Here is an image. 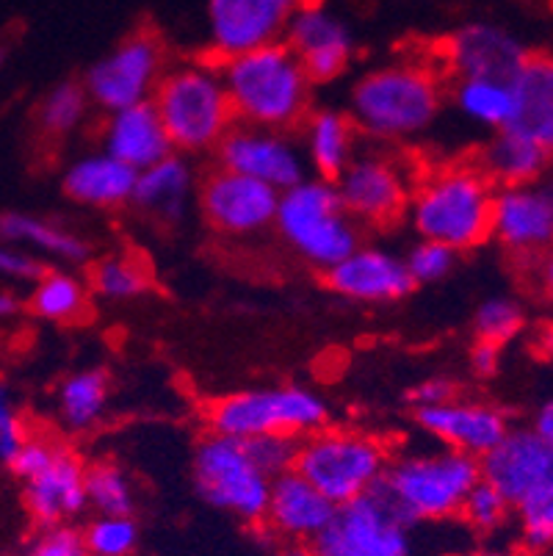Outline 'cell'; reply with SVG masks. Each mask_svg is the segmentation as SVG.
I'll list each match as a JSON object with an SVG mask.
<instances>
[{
    "instance_id": "1",
    "label": "cell",
    "mask_w": 553,
    "mask_h": 556,
    "mask_svg": "<svg viewBox=\"0 0 553 556\" xmlns=\"http://www.w3.org/2000/svg\"><path fill=\"white\" fill-rule=\"evenodd\" d=\"M443 103V84L429 64L390 62L354 80L347 114L363 139L388 148L429 134Z\"/></svg>"
},
{
    "instance_id": "2",
    "label": "cell",
    "mask_w": 553,
    "mask_h": 556,
    "mask_svg": "<svg viewBox=\"0 0 553 556\" xmlns=\"http://www.w3.org/2000/svg\"><path fill=\"white\" fill-rule=\"evenodd\" d=\"M493 200L495 186L474 161H451L415 178L404 219L418 239L470 252L490 241Z\"/></svg>"
},
{
    "instance_id": "3",
    "label": "cell",
    "mask_w": 553,
    "mask_h": 556,
    "mask_svg": "<svg viewBox=\"0 0 553 556\" xmlns=\"http://www.w3.org/2000/svg\"><path fill=\"white\" fill-rule=\"evenodd\" d=\"M219 73L238 125L297 134L311 114L316 86L286 42L219 62Z\"/></svg>"
},
{
    "instance_id": "4",
    "label": "cell",
    "mask_w": 553,
    "mask_h": 556,
    "mask_svg": "<svg viewBox=\"0 0 553 556\" xmlns=\"http://www.w3.org/2000/svg\"><path fill=\"white\" fill-rule=\"evenodd\" d=\"M152 109L169 136L172 150L186 159L213 155L236 125L219 62L213 59L172 64L152 94Z\"/></svg>"
},
{
    "instance_id": "5",
    "label": "cell",
    "mask_w": 553,
    "mask_h": 556,
    "mask_svg": "<svg viewBox=\"0 0 553 556\" xmlns=\"http://www.w3.org/2000/svg\"><path fill=\"white\" fill-rule=\"evenodd\" d=\"M481 479L479 459L443 446L393 452L382 488L410 523H440L460 515Z\"/></svg>"
},
{
    "instance_id": "6",
    "label": "cell",
    "mask_w": 553,
    "mask_h": 556,
    "mask_svg": "<svg viewBox=\"0 0 553 556\" xmlns=\"http://www.w3.org/2000/svg\"><path fill=\"white\" fill-rule=\"evenodd\" d=\"M329 418L332 413L327 399L302 382L247 388L213 399L205 407L208 432L236 441H255V438L302 441L327 427Z\"/></svg>"
},
{
    "instance_id": "7",
    "label": "cell",
    "mask_w": 553,
    "mask_h": 556,
    "mask_svg": "<svg viewBox=\"0 0 553 556\" xmlns=\"http://www.w3.org/2000/svg\"><path fill=\"white\" fill-rule=\"evenodd\" d=\"M274 232L304 266L327 271L363 244L365 230L347 214L335 184L304 178L280 194Z\"/></svg>"
},
{
    "instance_id": "8",
    "label": "cell",
    "mask_w": 553,
    "mask_h": 556,
    "mask_svg": "<svg viewBox=\"0 0 553 556\" xmlns=\"http://www.w3.org/2000/svg\"><path fill=\"white\" fill-rule=\"evenodd\" d=\"M390 457L393 448L379 434L327 424L299 441L293 471L307 479L327 502L343 507L382 484Z\"/></svg>"
},
{
    "instance_id": "9",
    "label": "cell",
    "mask_w": 553,
    "mask_h": 556,
    "mask_svg": "<svg viewBox=\"0 0 553 556\" xmlns=\"http://www.w3.org/2000/svg\"><path fill=\"white\" fill-rule=\"evenodd\" d=\"M23 504L39 532L70 526L86 513V463L70 443L50 432H28L12 459Z\"/></svg>"
},
{
    "instance_id": "10",
    "label": "cell",
    "mask_w": 553,
    "mask_h": 556,
    "mask_svg": "<svg viewBox=\"0 0 553 556\" xmlns=\"http://www.w3.org/2000/svg\"><path fill=\"white\" fill-rule=\"evenodd\" d=\"M191 479L208 507L261 529L272 479L257 468L247 443L205 432L194 446Z\"/></svg>"
},
{
    "instance_id": "11",
    "label": "cell",
    "mask_w": 553,
    "mask_h": 556,
    "mask_svg": "<svg viewBox=\"0 0 553 556\" xmlns=\"http://www.w3.org/2000/svg\"><path fill=\"white\" fill-rule=\"evenodd\" d=\"M311 548L316 556H418L413 523L382 484L335 509Z\"/></svg>"
},
{
    "instance_id": "12",
    "label": "cell",
    "mask_w": 553,
    "mask_h": 556,
    "mask_svg": "<svg viewBox=\"0 0 553 556\" xmlns=\"http://www.w3.org/2000/svg\"><path fill=\"white\" fill-rule=\"evenodd\" d=\"M418 175H413L407 161L385 148H360L352 164L335 180L347 214L363 230H388L404 219L410 194Z\"/></svg>"
},
{
    "instance_id": "13",
    "label": "cell",
    "mask_w": 553,
    "mask_h": 556,
    "mask_svg": "<svg viewBox=\"0 0 553 556\" xmlns=\"http://www.w3.org/2000/svg\"><path fill=\"white\" fill-rule=\"evenodd\" d=\"M169 70L159 37L139 31L122 39L84 75V89L95 111L114 114L139 103H152L161 78Z\"/></svg>"
},
{
    "instance_id": "14",
    "label": "cell",
    "mask_w": 553,
    "mask_h": 556,
    "mask_svg": "<svg viewBox=\"0 0 553 556\" xmlns=\"http://www.w3.org/2000/svg\"><path fill=\"white\" fill-rule=\"evenodd\" d=\"M280 191L252 178L213 166L197 186V211L213 232L225 239H255L274 227Z\"/></svg>"
},
{
    "instance_id": "15",
    "label": "cell",
    "mask_w": 553,
    "mask_h": 556,
    "mask_svg": "<svg viewBox=\"0 0 553 556\" xmlns=\"http://www.w3.org/2000/svg\"><path fill=\"white\" fill-rule=\"evenodd\" d=\"M213 166L257 180L280 194L311 178L297 134L238 123L213 150Z\"/></svg>"
},
{
    "instance_id": "16",
    "label": "cell",
    "mask_w": 553,
    "mask_h": 556,
    "mask_svg": "<svg viewBox=\"0 0 553 556\" xmlns=\"http://www.w3.org/2000/svg\"><path fill=\"white\" fill-rule=\"evenodd\" d=\"M302 0H208L205 25L213 62H227L286 39Z\"/></svg>"
},
{
    "instance_id": "17",
    "label": "cell",
    "mask_w": 553,
    "mask_h": 556,
    "mask_svg": "<svg viewBox=\"0 0 553 556\" xmlns=\"http://www.w3.org/2000/svg\"><path fill=\"white\" fill-rule=\"evenodd\" d=\"M481 479L493 484L512 509L553 493V448L531 427H512L504 441L479 459Z\"/></svg>"
},
{
    "instance_id": "18",
    "label": "cell",
    "mask_w": 553,
    "mask_h": 556,
    "mask_svg": "<svg viewBox=\"0 0 553 556\" xmlns=\"http://www.w3.org/2000/svg\"><path fill=\"white\" fill-rule=\"evenodd\" d=\"M282 42L297 55L313 86H327L343 78L354 59V37L349 25L322 0H302Z\"/></svg>"
},
{
    "instance_id": "19",
    "label": "cell",
    "mask_w": 553,
    "mask_h": 556,
    "mask_svg": "<svg viewBox=\"0 0 553 556\" xmlns=\"http://www.w3.org/2000/svg\"><path fill=\"white\" fill-rule=\"evenodd\" d=\"M490 239L510 255L540 261L553 250V180L495 191Z\"/></svg>"
},
{
    "instance_id": "20",
    "label": "cell",
    "mask_w": 553,
    "mask_h": 556,
    "mask_svg": "<svg viewBox=\"0 0 553 556\" xmlns=\"http://www.w3.org/2000/svg\"><path fill=\"white\" fill-rule=\"evenodd\" d=\"M324 286L357 305H393L415 291L402 252L368 241L324 271Z\"/></svg>"
},
{
    "instance_id": "21",
    "label": "cell",
    "mask_w": 553,
    "mask_h": 556,
    "mask_svg": "<svg viewBox=\"0 0 553 556\" xmlns=\"http://www.w3.org/2000/svg\"><path fill=\"white\" fill-rule=\"evenodd\" d=\"M413 421L435 446L454 448L476 459L493 452L512 429L510 416L499 404L463 396L440 407L413 409Z\"/></svg>"
},
{
    "instance_id": "22",
    "label": "cell",
    "mask_w": 553,
    "mask_h": 556,
    "mask_svg": "<svg viewBox=\"0 0 553 556\" xmlns=\"http://www.w3.org/2000/svg\"><path fill=\"white\" fill-rule=\"evenodd\" d=\"M529 48L504 25L476 20L445 39V62L454 78L512 80L529 59Z\"/></svg>"
},
{
    "instance_id": "23",
    "label": "cell",
    "mask_w": 553,
    "mask_h": 556,
    "mask_svg": "<svg viewBox=\"0 0 553 556\" xmlns=\"http://www.w3.org/2000/svg\"><path fill=\"white\" fill-rule=\"evenodd\" d=\"M197 186L200 175L191 159L172 153L136 175L130 208L139 211L141 219L152 222L155 227L172 230L189 219V211L197 205Z\"/></svg>"
},
{
    "instance_id": "24",
    "label": "cell",
    "mask_w": 553,
    "mask_h": 556,
    "mask_svg": "<svg viewBox=\"0 0 553 556\" xmlns=\"http://www.w3.org/2000/svg\"><path fill=\"white\" fill-rule=\"evenodd\" d=\"M335 509L338 507L327 502L307 479L299 477L297 471H288L272 479L261 529H266L280 543L311 545L327 529Z\"/></svg>"
},
{
    "instance_id": "25",
    "label": "cell",
    "mask_w": 553,
    "mask_h": 556,
    "mask_svg": "<svg viewBox=\"0 0 553 556\" xmlns=\"http://www.w3.org/2000/svg\"><path fill=\"white\" fill-rule=\"evenodd\" d=\"M98 141L103 153L122 161L134 172L150 169L152 164L175 153L152 103H139L105 114L98 130Z\"/></svg>"
},
{
    "instance_id": "26",
    "label": "cell",
    "mask_w": 553,
    "mask_h": 556,
    "mask_svg": "<svg viewBox=\"0 0 553 556\" xmlns=\"http://www.w3.org/2000/svg\"><path fill=\"white\" fill-rule=\"evenodd\" d=\"M297 136L307 172L329 184L341 178L343 169L352 164L363 139L347 109H332V105H318V109L313 105L311 114L299 125Z\"/></svg>"
},
{
    "instance_id": "27",
    "label": "cell",
    "mask_w": 553,
    "mask_h": 556,
    "mask_svg": "<svg viewBox=\"0 0 553 556\" xmlns=\"http://www.w3.org/2000/svg\"><path fill=\"white\" fill-rule=\"evenodd\" d=\"M136 175L139 172L111 159L103 150H91V153L78 155L64 166L61 191L80 208L120 211L130 205Z\"/></svg>"
},
{
    "instance_id": "28",
    "label": "cell",
    "mask_w": 553,
    "mask_h": 556,
    "mask_svg": "<svg viewBox=\"0 0 553 556\" xmlns=\"http://www.w3.org/2000/svg\"><path fill=\"white\" fill-rule=\"evenodd\" d=\"M512 119L506 130L540 144L553 159V55L531 53L512 78Z\"/></svg>"
},
{
    "instance_id": "29",
    "label": "cell",
    "mask_w": 553,
    "mask_h": 556,
    "mask_svg": "<svg viewBox=\"0 0 553 556\" xmlns=\"http://www.w3.org/2000/svg\"><path fill=\"white\" fill-rule=\"evenodd\" d=\"M0 239L30 252L39 261H55L64 269L84 266L91 257V244L80 232L23 211L0 214Z\"/></svg>"
},
{
    "instance_id": "30",
    "label": "cell",
    "mask_w": 553,
    "mask_h": 556,
    "mask_svg": "<svg viewBox=\"0 0 553 556\" xmlns=\"http://www.w3.org/2000/svg\"><path fill=\"white\" fill-rule=\"evenodd\" d=\"M111 404V377L103 366L75 368L59 379L53 413L67 434H86L103 424Z\"/></svg>"
},
{
    "instance_id": "31",
    "label": "cell",
    "mask_w": 553,
    "mask_h": 556,
    "mask_svg": "<svg viewBox=\"0 0 553 556\" xmlns=\"http://www.w3.org/2000/svg\"><path fill=\"white\" fill-rule=\"evenodd\" d=\"M474 164L495 189H510V186H529L542 180V175L551 166V155L526 136L504 128L495 130L481 144Z\"/></svg>"
},
{
    "instance_id": "32",
    "label": "cell",
    "mask_w": 553,
    "mask_h": 556,
    "mask_svg": "<svg viewBox=\"0 0 553 556\" xmlns=\"http://www.w3.org/2000/svg\"><path fill=\"white\" fill-rule=\"evenodd\" d=\"M89 286L78 271L55 266L30 282L25 307L50 325H75L89 313Z\"/></svg>"
},
{
    "instance_id": "33",
    "label": "cell",
    "mask_w": 553,
    "mask_h": 556,
    "mask_svg": "<svg viewBox=\"0 0 553 556\" xmlns=\"http://www.w3.org/2000/svg\"><path fill=\"white\" fill-rule=\"evenodd\" d=\"M451 103L468 123L487 130H504L512 119V80L493 78H456Z\"/></svg>"
},
{
    "instance_id": "34",
    "label": "cell",
    "mask_w": 553,
    "mask_h": 556,
    "mask_svg": "<svg viewBox=\"0 0 553 556\" xmlns=\"http://www.w3.org/2000/svg\"><path fill=\"white\" fill-rule=\"evenodd\" d=\"M86 286L89 294L105 302H134L150 291L152 275L147 263L134 252H111L91 263Z\"/></svg>"
},
{
    "instance_id": "35",
    "label": "cell",
    "mask_w": 553,
    "mask_h": 556,
    "mask_svg": "<svg viewBox=\"0 0 553 556\" xmlns=\"http://www.w3.org/2000/svg\"><path fill=\"white\" fill-rule=\"evenodd\" d=\"M89 94L80 80H61L48 89L37 105V130L48 141L73 139L86 128L91 116Z\"/></svg>"
},
{
    "instance_id": "36",
    "label": "cell",
    "mask_w": 553,
    "mask_h": 556,
    "mask_svg": "<svg viewBox=\"0 0 553 556\" xmlns=\"http://www.w3.org/2000/svg\"><path fill=\"white\" fill-rule=\"evenodd\" d=\"M86 509L95 515H134V479L120 463L98 459L86 465Z\"/></svg>"
},
{
    "instance_id": "37",
    "label": "cell",
    "mask_w": 553,
    "mask_h": 556,
    "mask_svg": "<svg viewBox=\"0 0 553 556\" xmlns=\"http://www.w3.org/2000/svg\"><path fill=\"white\" fill-rule=\"evenodd\" d=\"M86 556H130L139 548V523L134 515H95L80 529Z\"/></svg>"
},
{
    "instance_id": "38",
    "label": "cell",
    "mask_w": 553,
    "mask_h": 556,
    "mask_svg": "<svg viewBox=\"0 0 553 556\" xmlns=\"http://www.w3.org/2000/svg\"><path fill=\"white\" fill-rule=\"evenodd\" d=\"M526 307L512 296H487L474 311V336L476 341L506 346L526 330Z\"/></svg>"
},
{
    "instance_id": "39",
    "label": "cell",
    "mask_w": 553,
    "mask_h": 556,
    "mask_svg": "<svg viewBox=\"0 0 553 556\" xmlns=\"http://www.w3.org/2000/svg\"><path fill=\"white\" fill-rule=\"evenodd\" d=\"M404 255V266H407V275L413 280V286H435V282H443L451 271L456 269V261H460V252L449 250V247L438 244V241H424L415 239L407 247Z\"/></svg>"
},
{
    "instance_id": "40",
    "label": "cell",
    "mask_w": 553,
    "mask_h": 556,
    "mask_svg": "<svg viewBox=\"0 0 553 556\" xmlns=\"http://www.w3.org/2000/svg\"><path fill=\"white\" fill-rule=\"evenodd\" d=\"M510 502H506L504 495L493 488L490 482L479 479L474 484V490L465 498L463 509H460V518H465V523L474 529V532L481 534H493L499 529H504L506 520H510Z\"/></svg>"
},
{
    "instance_id": "41",
    "label": "cell",
    "mask_w": 553,
    "mask_h": 556,
    "mask_svg": "<svg viewBox=\"0 0 553 556\" xmlns=\"http://www.w3.org/2000/svg\"><path fill=\"white\" fill-rule=\"evenodd\" d=\"M517 523H520V548L526 554H542L553 545V493L542 495L537 502L517 507Z\"/></svg>"
},
{
    "instance_id": "42",
    "label": "cell",
    "mask_w": 553,
    "mask_h": 556,
    "mask_svg": "<svg viewBox=\"0 0 553 556\" xmlns=\"http://www.w3.org/2000/svg\"><path fill=\"white\" fill-rule=\"evenodd\" d=\"M28 421L20 409L17 396L7 382H0V468H9L20 446L28 438Z\"/></svg>"
},
{
    "instance_id": "43",
    "label": "cell",
    "mask_w": 553,
    "mask_h": 556,
    "mask_svg": "<svg viewBox=\"0 0 553 556\" xmlns=\"http://www.w3.org/2000/svg\"><path fill=\"white\" fill-rule=\"evenodd\" d=\"M250 448L252 459L257 463L263 473L268 479H277L282 473L293 471V463H297V446L299 441L293 438H255V441H243Z\"/></svg>"
},
{
    "instance_id": "44",
    "label": "cell",
    "mask_w": 553,
    "mask_h": 556,
    "mask_svg": "<svg viewBox=\"0 0 553 556\" xmlns=\"http://www.w3.org/2000/svg\"><path fill=\"white\" fill-rule=\"evenodd\" d=\"M23 556H86L80 529H75V526L42 529L37 538L30 540Z\"/></svg>"
},
{
    "instance_id": "45",
    "label": "cell",
    "mask_w": 553,
    "mask_h": 556,
    "mask_svg": "<svg viewBox=\"0 0 553 556\" xmlns=\"http://www.w3.org/2000/svg\"><path fill=\"white\" fill-rule=\"evenodd\" d=\"M460 396V386L456 379L443 377V374H432V377L418 379L413 388L407 391V404L410 413L413 409H429L440 407V404H449Z\"/></svg>"
},
{
    "instance_id": "46",
    "label": "cell",
    "mask_w": 553,
    "mask_h": 556,
    "mask_svg": "<svg viewBox=\"0 0 553 556\" xmlns=\"http://www.w3.org/2000/svg\"><path fill=\"white\" fill-rule=\"evenodd\" d=\"M45 271V263L30 252L0 239V277L12 282H34Z\"/></svg>"
},
{
    "instance_id": "47",
    "label": "cell",
    "mask_w": 553,
    "mask_h": 556,
    "mask_svg": "<svg viewBox=\"0 0 553 556\" xmlns=\"http://www.w3.org/2000/svg\"><path fill=\"white\" fill-rule=\"evenodd\" d=\"M501 363H504V346L487 341H474L468 352V368L476 379H493L499 377Z\"/></svg>"
},
{
    "instance_id": "48",
    "label": "cell",
    "mask_w": 553,
    "mask_h": 556,
    "mask_svg": "<svg viewBox=\"0 0 553 556\" xmlns=\"http://www.w3.org/2000/svg\"><path fill=\"white\" fill-rule=\"evenodd\" d=\"M531 429H535V434H540L542 443L553 448V399H548V402L537 407L535 418H531Z\"/></svg>"
},
{
    "instance_id": "49",
    "label": "cell",
    "mask_w": 553,
    "mask_h": 556,
    "mask_svg": "<svg viewBox=\"0 0 553 556\" xmlns=\"http://www.w3.org/2000/svg\"><path fill=\"white\" fill-rule=\"evenodd\" d=\"M540 286L548 294V300L553 302V250L540 257Z\"/></svg>"
},
{
    "instance_id": "50",
    "label": "cell",
    "mask_w": 553,
    "mask_h": 556,
    "mask_svg": "<svg viewBox=\"0 0 553 556\" xmlns=\"http://www.w3.org/2000/svg\"><path fill=\"white\" fill-rule=\"evenodd\" d=\"M17 311H20L17 294H12V291H0V321L17 316Z\"/></svg>"
},
{
    "instance_id": "51",
    "label": "cell",
    "mask_w": 553,
    "mask_h": 556,
    "mask_svg": "<svg viewBox=\"0 0 553 556\" xmlns=\"http://www.w3.org/2000/svg\"><path fill=\"white\" fill-rule=\"evenodd\" d=\"M272 556H316L313 554L311 545H302V543H280L277 548L272 551Z\"/></svg>"
},
{
    "instance_id": "52",
    "label": "cell",
    "mask_w": 553,
    "mask_h": 556,
    "mask_svg": "<svg viewBox=\"0 0 553 556\" xmlns=\"http://www.w3.org/2000/svg\"><path fill=\"white\" fill-rule=\"evenodd\" d=\"M535 346L540 349V352H542V355H545V357H553V325L540 327V330H537Z\"/></svg>"
},
{
    "instance_id": "53",
    "label": "cell",
    "mask_w": 553,
    "mask_h": 556,
    "mask_svg": "<svg viewBox=\"0 0 553 556\" xmlns=\"http://www.w3.org/2000/svg\"><path fill=\"white\" fill-rule=\"evenodd\" d=\"M474 556H515V554H510V551H495V548H487V551H479V554H474Z\"/></svg>"
},
{
    "instance_id": "54",
    "label": "cell",
    "mask_w": 553,
    "mask_h": 556,
    "mask_svg": "<svg viewBox=\"0 0 553 556\" xmlns=\"http://www.w3.org/2000/svg\"><path fill=\"white\" fill-rule=\"evenodd\" d=\"M0 64H3V50H0Z\"/></svg>"
}]
</instances>
